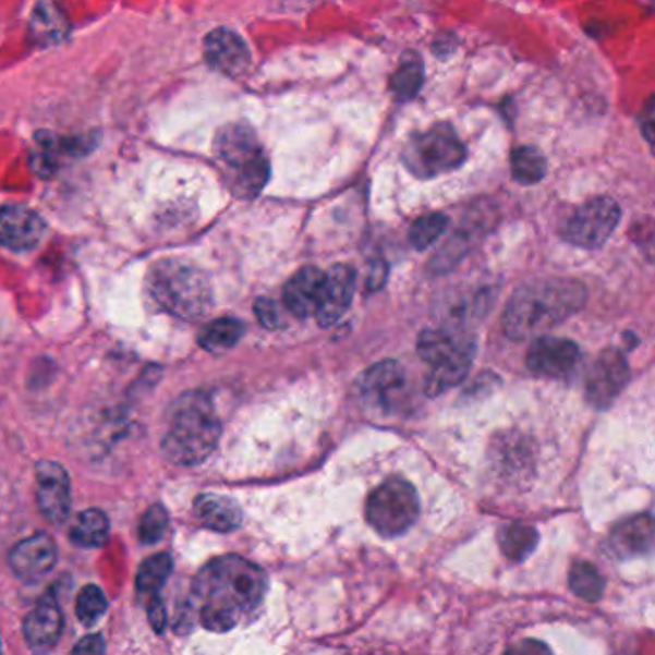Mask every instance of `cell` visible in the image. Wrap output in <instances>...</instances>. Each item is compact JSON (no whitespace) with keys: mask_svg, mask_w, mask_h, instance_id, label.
Segmentation results:
<instances>
[{"mask_svg":"<svg viewBox=\"0 0 655 655\" xmlns=\"http://www.w3.org/2000/svg\"><path fill=\"white\" fill-rule=\"evenodd\" d=\"M266 591L262 567L239 556L214 559L198 573L193 589L201 623L211 632L231 631L258 609Z\"/></svg>","mask_w":655,"mask_h":655,"instance_id":"obj_1","label":"cell"},{"mask_svg":"<svg viewBox=\"0 0 655 655\" xmlns=\"http://www.w3.org/2000/svg\"><path fill=\"white\" fill-rule=\"evenodd\" d=\"M586 289L574 279L548 277L513 292L504 312V332L511 340L543 335L574 316L586 302Z\"/></svg>","mask_w":655,"mask_h":655,"instance_id":"obj_2","label":"cell"},{"mask_svg":"<svg viewBox=\"0 0 655 655\" xmlns=\"http://www.w3.org/2000/svg\"><path fill=\"white\" fill-rule=\"evenodd\" d=\"M221 425L210 398L189 392L171 408L170 429L162 442V452L171 463L198 465L216 450Z\"/></svg>","mask_w":655,"mask_h":655,"instance_id":"obj_3","label":"cell"},{"mask_svg":"<svg viewBox=\"0 0 655 655\" xmlns=\"http://www.w3.org/2000/svg\"><path fill=\"white\" fill-rule=\"evenodd\" d=\"M148 287L154 300L175 317L193 322L210 312L214 300L210 279L191 264L163 259L150 271Z\"/></svg>","mask_w":655,"mask_h":655,"instance_id":"obj_4","label":"cell"},{"mask_svg":"<svg viewBox=\"0 0 655 655\" xmlns=\"http://www.w3.org/2000/svg\"><path fill=\"white\" fill-rule=\"evenodd\" d=\"M216 154L239 198H254L269 179V162L256 133L246 125H227L216 138Z\"/></svg>","mask_w":655,"mask_h":655,"instance_id":"obj_5","label":"cell"},{"mask_svg":"<svg viewBox=\"0 0 655 655\" xmlns=\"http://www.w3.org/2000/svg\"><path fill=\"white\" fill-rule=\"evenodd\" d=\"M475 339H471L468 332L445 327L421 332L417 354L433 367L425 385L429 397L442 395L468 377L475 357Z\"/></svg>","mask_w":655,"mask_h":655,"instance_id":"obj_6","label":"cell"},{"mask_svg":"<svg viewBox=\"0 0 655 655\" xmlns=\"http://www.w3.org/2000/svg\"><path fill=\"white\" fill-rule=\"evenodd\" d=\"M402 160L415 178H437L465 162V146L450 125H435L408 141Z\"/></svg>","mask_w":655,"mask_h":655,"instance_id":"obj_7","label":"cell"},{"mask_svg":"<svg viewBox=\"0 0 655 655\" xmlns=\"http://www.w3.org/2000/svg\"><path fill=\"white\" fill-rule=\"evenodd\" d=\"M420 496L404 478H389L367 500L365 515L383 536L404 534L420 518Z\"/></svg>","mask_w":655,"mask_h":655,"instance_id":"obj_8","label":"cell"},{"mask_svg":"<svg viewBox=\"0 0 655 655\" xmlns=\"http://www.w3.org/2000/svg\"><path fill=\"white\" fill-rule=\"evenodd\" d=\"M621 210L611 198L599 196L584 204L574 211L567 221L566 235L569 243L579 248H599L609 236L614 235L615 227L619 226Z\"/></svg>","mask_w":655,"mask_h":655,"instance_id":"obj_9","label":"cell"},{"mask_svg":"<svg viewBox=\"0 0 655 655\" xmlns=\"http://www.w3.org/2000/svg\"><path fill=\"white\" fill-rule=\"evenodd\" d=\"M496 300V289L490 284L452 289L437 302L438 322L445 329L465 332L490 312Z\"/></svg>","mask_w":655,"mask_h":655,"instance_id":"obj_10","label":"cell"},{"mask_svg":"<svg viewBox=\"0 0 655 655\" xmlns=\"http://www.w3.org/2000/svg\"><path fill=\"white\" fill-rule=\"evenodd\" d=\"M631 372L623 352L607 349L596 357L586 375V398L594 408L606 410L614 404L629 383Z\"/></svg>","mask_w":655,"mask_h":655,"instance_id":"obj_11","label":"cell"},{"mask_svg":"<svg viewBox=\"0 0 655 655\" xmlns=\"http://www.w3.org/2000/svg\"><path fill=\"white\" fill-rule=\"evenodd\" d=\"M356 292V271L354 267L347 264L332 266L324 274V283L317 299L316 316L317 324L322 327H332L339 324L342 316L349 312L352 299Z\"/></svg>","mask_w":655,"mask_h":655,"instance_id":"obj_12","label":"cell"},{"mask_svg":"<svg viewBox=\"0 0 655 655\" xmlns=\"http://www.w3.org/2000/svg\"><path fill=\"white\" fill-rule=\"evenodd\" d=\"M37 504L43 518L62 525L72 510V488L68 471L54 461L37 465Z\"/></svg>","mask_w":655,"mask_h":655,"instance_id":"obj_13","label":"cell"},{"mask_svg":"<svg viewBox=\"0 0 655 655\" xmlns=\"http://www.w3.org/2000/svg\"><path fill=\"white\" fill-rule=\"evenodd\" d=\"M579 357L581 350L573 340L541 337L534 340L526 352V367L541 377L561 379L573 372Z\"/></svg>","mask_w":655,"mask_h":655,"instance_id":"obj_14","label":"cell"},{"mask_svg":"<svg viewBox=\"0 0 655 655\" xmlns=\"http://www.w3.org/2000/svg\"><path fill=\"white\" fill-rule=\"evenodd\" d=\"M58 548L49 534H33L10 551V567L22 581H39L57 566Z\"/></svg>","mask_w":655,"mask_h":655,"instance_id":"obj_15","label":"cell"},{"mask_svg":"<svg viewBox=\"0 0 655 655\" xmlns=\"http://www.w3.org/2000/svg\"><path fill=\"white\" fill-rule=\"evenodd\" d=\"M45 221L25 206L0 208V244L10 251H32L45 236Z\"/></svg>","mask_w":655,"mask_h":655,"instance_id":"obj_16","label":"cell"},{"mask_svg":"<svg viewBox=\"0 0 655 655\" xmlns=\"http://www.w3.org/2000/svg\"><path fill=\"white\" fill-rule=\"evenodd\" d=\"M204 52H206V60L210 62L211 68L226 73L229 77L243 75L251 65L248 45L235 32L223 29V27L211 32L206 37Z\"/></svg>","mask_w":655,"mask_h":655,"instance_id":"obj_17","label":"cell"},{"mask_svg":"<svg viewBox=\"0 0 655 655\" xmlns=\"http://www.w3.org/2000/svg\"><path fill=\"white\" fill-rule=\"evenodd\" d=\"M404 385V367L395 360H387V362L372 365L362 375L360 392L367 404L385 410L395 404V398L402 392Z\"/></svg>","mask_w":655,"mask_h":655,"instance_id":"obj_18","label":"cell"},{"mask_svg":"<svg viewBox=\"0 0 655 655\" xmlns=\"http://www.w3.org/2000/svg\"><path fill=\"white\" fill-rule=\"evenodd\" d=\"M654 544V523L650 515H636L615 526L607 538V551L627 561L646 556Z\"/></svg>","mask_w":655,"mask_h":655,"instance_id":"obj_19","label":"cell"},{"mask_svg":"<svg viewBox=\"0 0 655 655\" xmlns=\"http://www.w3.org/2000/svg\"><path fill=\"white\" fill-rule=\"evenodd\" d=\"M62 629H64V619H62V611H60L54 594L43 596L32 614L25 617V640L29 646L37 647V650L54 646L62 634Z\"/></svg>","mask_w":655,"mask_h":655,"instance_id":"obj_20","label":"cell"},{"mask_svg":"<svg viewBox=\"0 0 655 655\" xmlns=\"http://www.w3.org/2000/svg\"><path fill=\"white\" fill-rule=\"evenodd\" d=\"M322 283H324V274L317 267L300 269L299 274H294L291 281L284 284V306L300 319L312 316L316 312Z\"/></svg>","mask_w":655,"mask_h":655,"instance_id":"obj_21","label":"cell"},{"mask_svg":"<svg viewBox=\"0 0 655 655\" xmlns=\"http://www.w3.org/2000/svg\"><path fill=\"white\" fill-rule=\"evenodd\" d=\"M196 518L203 525L218 533H231L243 523V510L239 504L221 494H203L195 502Z\"/></svg>","mask_w":655,"mask_h":655,"instance_id":"obj_22","label":"cell"},{"mask_svg":"<svg viewBox=\"0 0 655 655\" xmlns=\"http://www.w3.org/2000/svg\"><path fill=\"white\" fill-rule=\"evenodd\" d=\"M498 543L506 558L521 563L525 561L538 546V533L536 529L525 523H510L502 526L498 533Z\"/></svg>","mask_w":655,"mask_h":655,"instance_id":"obj_23","label":"cell"},{"mask_svg":"<svg viewBox=\"0 0 655 655\" xmlns=\"http://www.w3.org/2000/svg\"><path fill=\"white\" fill-rule=\"evenodd\" d=\"M65 33H68V24L60 10L47 0L39 2L32 14L33 39L39 45H54L64 39Z\"/></svg>","mask_w":655,"mask_h":655,"instance_id":"obj_24","label":"cell"},{"mask_svg":"<svg viewBox=\"0 0 655 655\" xmlns=\"http://www.w3.org/2000/svg\"><path fill=\"white\" fill-rule=\"evenodd\" d=\"M108 536H110V521L106 518L105 511L100 510L83 511L72 529L73 544L82 548H100L108 543Z\"/></svg>","mask_w":655,"mask_h":655,"instance_id":"obj_25","label":"cell"},{"mask_svg":"<svg viewBox=\"0 0 655 655\" xmlns=\"http://www.w3.org/2000/svg\"><path fill=\"white\" fill-rule=\"evenodd\" d=\"M244 324L235 317H221L206 325L201 335V347L208 352H226L236 347V342L243 339Z\"/></svg>","mask_w":655,"mask_h":655,"instance_id":"obj_26","label":"cell"},{"mask_svg":"<svg viewBox=\"0 0 655 655\" xmlns=\"http://www.w3.org/2000/svg\"><path fill=\"white\" fill-rule=\"evenodd\" d=\"M569 586L584 602H598L606 592V579L589 561H577L569 573Z\"/></svg>","mask_w":655,"mask_h":655,"instance_id":"obj_27","label":"cell"},{"mask_svg":"<svg viewBox=\"0 0 655 655\" xmlns=\"http://www.w3.org/2000/svg\"><path fill=\"white\" fill-rule=\"evenodd\" d=\"M546 158L534 146H521L511 156V171L513 178L523 185L538 183L546 175Z\"/></svg>","mask_w":655,"mask_h":655,"instance_id":"obj_28","label":"cell"},{"mask_svg":"<svg viewBox=\"0 0 655 655\" xmlns=\"http://www.w3.org/2000/svg\"><path fill=\"white\" fill-rule=\"evenodd\" d=\"M423 85V64L417 54H405L397 73L392 75V90L398 100H410Z\"/></svg>","mask_w":655,"mask_h":655,"instance_id":"obj_29","label":"cell"},{"mask_svg":"<svg viewBox=\"0 0 655 655\" xmlns=\"http://www.w3.org/2000/svg\"><path fill=\"white\" fill-rule=\"evenodd\" d=\"M171 569H173V559H171L170 554H158V556L146 559L145 563L138 569V592L153 594V592L160 591L168 581Z\"/></svg>","mask_w":655,"mask_h":655,"instance_id":"obj_30","label":"cell"},{"mask_svg":"<svg viewBox=\"0 0 655 655\" xmlns=\"http://www.w3.org/2000/svg\"><path fill=\"white\" fill-rule=\"evenodd\" d=\"M446 229H448V218L445 214L423 216L410 229V243L415 251H425L430 244L437 243Z\"/></svg>","mask_w":655,"mask_h":655,"instance_id":"obj_31","label":"cell"},{"mask_svg":"<svg viewBox=\"0 0 655 655\" xmlns=\"http://www.w3.org/2000/svg\"><path fill=\"white\" fill-rule=\"evenodd\" d=\"M106 607H108V602H106L102 591L95 584H89L77 596V604H75L77 619L83 624H95L106 614Z\"/></svg>","mask_w":655,"mask_h":655,"instance_id":"obj_32","label":"cell"},{"mask_svg":"<svg viewBox=\"0 0 655 655\" xmlns=\"http://www.w3.org/2000/svg\"><path fill=\"white\" fill-rule=\"evenodd\" d=\"M168 523H170V518H168L166 508L160 504H154L141 519V526H138L141 541L145 544H156L158 541H162Z\"/></svg>","mask_w":655,"mask_h":655,"instance_id":"obj_33","label":"cell"},{"mask_svg":"<svg viewBox=\"0 0 655 655\" xmlns=\"http://www.w3.org/2000/svg\"><path fill=\"white\" fill-rule=\"evenodd\" d=\"M254 312L258 316L259 324L264 325L266 329H279V327H283V317H281V312H279V307H277L274 300H256Z\"/></svg>","mask_w":655,"mask_h":655,"instance_id":"obj_34","label":"cell"},{"mask_svg":"<svg viewBox=\"0 0 655 655\" xmlns=\"http://www.w3.org/2000/svg\"><path fill=\"white\" fill-rule=\"evenodd\" d=\"M387 277H389V266L383 259L373 262L367 274V291L375 292L383 289V284L387 283Z\"/></svg>","mask_w":655,"mask_h":655,"instance_id":"obj_35","label":"cell"},{"mask_svg":"<svg viewBox=\"0 0 655 655\" xmlns=\"http://www.w3.org/2000/svg\"><path fill=\"white\" fill-rule=\"evenodd\" d=\"M148 619H150L154 631L162 632L166 629L168 615H166V609H163L162 599L156 598L150 602V606H148Z\"/></svg>","mask_w":655,"mask_h":655,"instance_id":"obj_36","label":"cell"},{"mask_svg":"<svg viewBox=\"0 0 655 655\" xmlns=\"http://www.w3.org/2000/svg\"><path fill=\"white\" fill-rule=\"evenodd\" d=\"M106 646L105 642L100 636H87V639H83L77 646L73 647V652L75 654H102L105 652Z\"/></svg>","mask_w":655,"mask_h":655,"instance_id":"obj_37","label":"cell"},{"mask_svg":"<svg viewBox=\"0 0 655 655\" xmlns=\"http://www.w3.org/2000/svg\"><path fill=\"white\" fill-rule=\"evenodd\" d=\"M511 652H526V654H531V652H550V647L543 644V642H536V640H525V644H521V646L511 647Z\"/></svg>","mask_w":655,"mask_h":655,"instance_id":"obj_38","label":"cell"}]
</instances>
